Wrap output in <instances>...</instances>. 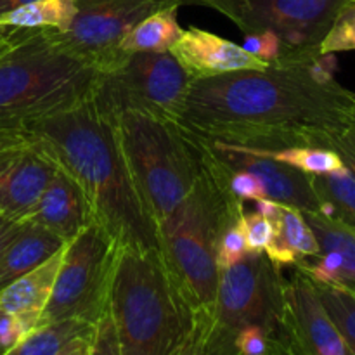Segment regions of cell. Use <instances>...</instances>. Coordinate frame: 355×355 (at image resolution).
Returning <instances> with one entry per match:
<instances>
[{"mask_svg":"<svg viewBox=\"0 0 355 355\" xmlns=\"http://www.w3.org/2000/svg\"><path fill=\"white\" fill-rule=\"evenodd\" d=\"M173 123L203 141L252 151L329 148L355 123V92L336 82L324 58L277 62L193 80Z\"/></svg>","mask_w":355,"mask_h":355,"instance_id":"1","label":"cell"},{"mask_svg":"<svg viewBox=\"0 0 355 355\" xmlns=\"http://www.w3.org/2000/svg\"><path fill=\"white\" fill-rule=\"evenodd\" d=\"M23 130L78 184L92 220L120 248L159 250L158 225L128 170L113 120L92 99L28 121Z\"/></svg>","mask_w":355,"mask_h":355,"instance_id":"2","label":"cell"},{"mask_svg":"<svg viewBox=\"0 0 355 355\" xmlns=\"http://www.w3.org/2000/svg\"><path fill=\"white\" fill-rule=\"evenodd\" d=\"M107 309L121 355H175L198 319L159 250H118Z\"/></svg>","mask_w":355,"mask_h":355,"instance_id":"3","label":"cell"},{"mask_svg":"<svg viewBox=\"0 0 355 355\" xmlns=\"http://www.w3.org/2000/svg\"><path fill=\"white\" fill-rule=\"evenodd\" d=\"M243 211L245 203L229 191L211 166L201 163L187 196L158 225L163 262L196 312H211L220 276L218 243Z\"/></svg>","mask_w":355,"mask_h":355,"instance_id":"4","label":"cell"},{"mask_svg":"<svg viewBox=\"0 0 355 355\" xmlns=\"http://www.w3.org/2000/svg\"><path fill=\"white\" fill-rule=\"evenodd\" d=\"M99 69L62 47L52 30H24L0 55V123L16 125L92 97Z\"/></svg>","mask_w":355,"mask_h":355,"instance_id":"5","label":"cell"},{"mask_svg":"<svg viewBox=\"0 0 355 355\" xmlns=\"http://www.w3.org/2000/svg\"><path fill=\"white\" fill-rule=\"evenodd\" d=\"M111 120L135 186L159 225L193 187L200 158L173 121L141 111H121Z\"/></svg>","mask_w":355,"mask_h":355,"instance_id":"6","label":"cell"},{"mask_svg":"<svg viewBox=\"0 0 355 355\" xmlns=\"http://www.w3.org/2000/svg\"><path fill=\"white\" fill-rule=\"evenodd\" d=\"M283 269L266 253H246L220 270L217 295L205 326L208 355H236V336L248 326L276 335L283 314Z\"/></svg>","mask_w":355,"mask_h":355,"instance_id":"7","label":"cell"},{"mask_svg":"<svg viewBox=\"0 0 355 355\" xmlns=\"http://www.w3.org/2000/svg\"><path fill=\"white\" fill-rule=\"evenodd\" d=\"M191 82L170 52H132L99 71L90 99L110 120L121 111H141L175 121Z\"/></svg>","mask_w":355,"mask_h":355,"instance_id":"8","label":"cell"},{"mask_svg":"<svg viewBox=\"0 0 355 355\" xmlns=\"http://www.w3.org/2000/svg\"><path fill=\"white\" fill-rule=\"evenodd\" d=\"M118 250L116 241L94 220L66 243L54 288L38 326L59 321L96 324L107 311Z\"/></svg>","mask_w":355,"mask_h":355,"instance_id":"9","label":"cell"},{"mask_svg":"<svg viewBox=\"0 0 355 355\" xmlns=\"http://www.w3.org/2000/svg\"><path fill=\"white\" fill-rule=\"evenodd\" d=\"M236 24L243 35L270 31L283 49L281 62L321 59V42L349 0H196Z\"/></svg>","mask_w":355,"mask_h":355,"instance_id":"10","label":"cell"},{"mask_svg":"<svg viewBox=\"0 0 355 355\" xmlns=\"http://www.w3.org/2000/svg\"><path fill=\"white\" fill-rule=\"evenodd\" d=\"M182 6L180 0H76V14L66 31H54L59 44L103 71L121 55L120 42L149 14Z\"/></svg>","mask_w":355,"mask_h":355,"instance_id":"11","label":"cell"},{"mask_svg":"<svg viewBox=\"0 0 355 355\" xmlns=\"http://www.w3.org/2000/svg\"><path fill=\"white\" fill-rule=\"evenodd\" d=\"M274 355H352L322 307L312 279L297 267L284 281Z\"/></svg>","mask_w":355,"mask_h":355,"instance_id":"12","label":"cell"},{"mask_svg":"<svg viewBox=\"0 0 355 355\" xmlns=\"http://www.w3.org/2000/svg\"><path fill=\"white\" fill-rule=\"evenodd\" d=\"M184 132V130H182ZM186 134V132H184ZM191 144L200 151L207 153L218 163L229 168H239L250 172L262 182L266 198L277 201L286 207L297 208L302 214L312 211L321 214V201L312 187L311 175L277 162L262 153L250 151L245 148L222 144V142L203 141L194 135L186 134Z\"/></svg>","mask_w":355,"mask_h":355,"instance_id":"13","label":"cell"},{"mask_svg":"<svg viewBox=\"0 0 355 355\" xmlns=\"http://www.w3.org/2000/svg\"><path fill=\"white\" fill-rule=\"evenodd\" d=\"M58 172L54 159L26 141L0 151V215L24 222Z\"/></svg>","mask_w":355,"mask_h":355,"instance_id":"14","label":"cell"},{"mask_svg":"<svg viewBox=\"0 0 355 355\" xmlns=\"http://www.w3.org/2000/svg\"><path fill=\"white\" fill-rule=\"evenodd\" d=\"M168 52L186 69L191 80L211 78L241 69H267L270 66L241 45L196 26L184 30Z\"/></svg>","mask_w":355,"mask_h":355,"instance_id":"15","label":"cell"},{"mask_svg":"<svg viewBox=\"0 0 355 355\" xmlns=\"http://www.w3.org/2000/svg\"><path fill=\"white\" fill-rule=\"evenodd\" d=\"M304 217L321 252L295 267L319 283H335L355 291V231L324 214L305 211Z\"/></svg>","mask_w":355,"mask_h":355,"instance_id":"16","label":"cell"},{"mask_svg":"<svg viewBox=\"0 0 355 355\" xmlns=\"http://www.w3.org/2000/svg\"><path fill=\"white\" fill-rule=\"evenodd\" d=\"M26 220L42 225L68 243L92 222V215L78 184L58 166Z\"/></svg>","mask_w":355,"mask_h":355,"instance_id":"17","label":"cell"},{"mask_svg":"<svg viewBox=\"0 0 355 355\" xmlns=\"http://www.w3.org/2000/svg\"><path fill=\"white\" fill-rule=\"evenodd\" d=\"M64 248L66 245L44 263L0 290V312L26 319L38 328L40 315L54 288Z\"/></svg>","mask_w":355,"mask_h":355,"instance_id":"18","label":"cell"},{"mask_svg":"<svg viewBox=\"0 0 355 355\" xmlns=\"http://www.w3.org/2000/svg\"><path fill=\"white\" fill-rule=\"evenodd\" d=\"M64 245L59 236L24 220L16 236L0 252V290L44 263Z\"/></svg>","mask_w":355,"mask_h":355,"instance_id":"19","label":"cell"},{"mask_svg":"<svg viewBox=\"0 0 355 355\" xmlns=\"http://www.w3.org/2000/svg\"><path fill=\"white\" fill-rule=\"evenodd\" d=\"M270 220L274 224V234L263 252L270 262L283 269L319 255L321 250L318 238L300 210L279 205V210Z\"/></svg>","mask_w":355,"mask_h":355,"instance_id":"20","label":"cell"},{"mask_svg":"<svg viewBox=\"0 0 355 355\" xmlns=\"http://www.w3.org/2000/svg\"><path fill=\"white\" fill-rule=\"evenodd\" d=\"M180 6L165 7L162 10L149 14L142 21H139L120 42L121 54L132 52H153L162 54L168 52L170 47L179 40L184 28L177 19V10Z\"/></svg>","mask_w":355,"mask_h":355,"instance_id":"21","label":"cell"},{"mask_svg":"<svg viewBox=\"0 0 355 355\" xmlns=\"http://www.w3.org/2000/svg\"><path fill=\"white\" fill-rule=\"evenodd\" d=\"M94 324L83 321H59L38 326L2 355H61L82 338H90Z\"/></svg>","mask_w":355,"mask_h":355,"instance_id":"22","label":"cell"},{"mask_svg":"<svg viewBox=\"0 0 355 355\" xmlns=\"http://www.w3.org/2000/svg\"><path fill=\"white\" fill-rule=\"evenodd\" d=\"M76 14V0H35L0 17V28L66 31Z\"/></svg>","mask_w":355,"mask_h":355,"instance_id":"23","label":"cell"},{"mask_svg":"<svg viewBox=\"0 0 355 355\" xmlns=\"http://www.w3.org/2000/svg\"><path fill=\"white\" fill-rule=\"evenodd\" d=\"M321 214L355 231V177L347 166L326 175H311Z\"/></svg>","mask_w":355,"mask_h":355,"instance_id":"24","label":"cell"},{"mask_svg":"<svg viewBox=\"0 0 355 355\" xmlns=\"http://www.w3.org/2000/svg\"><path fill=\"white\" fill-rule=\"evenodd\" d=\"M312 283L347 349L355 355V291L335 283H319L314 279Z\"/></svg>","mask_w":355,"mask_h":355,"instance_id":"25","label":"cell"},{"mask_svg":"<svg viewBox=\"0 0 355 355\" xmlns=\"http://www.w3.org/2000/svg\"><path fill=\"white\" fill-rule=\"evenodd\" d=\"M252 151V149H250ZM270 156L277 162L290 165L307 175H326L343 168V162L338 153L329 148H315V146H297V148L277 149V151H257Z\"/></svg>","mask_w":355,"mask_h":355,"instance_id":"26","label":"cell"},{"mask_svg":"<svg viewBox=\"0 0 355 355\" xmlns=\"http://www.w3.org/2000/svg\"><path fill=\"white\" fill-rule=\"evenodd\" d=\"M349 51H355V6L352 3H347L340 10L319 47L322 58Z\"/></svg>","mask_w":355,"mask_h":355,"instance_id":"27","label":"cell"},{"mask_svg":"<svg viewBox=\"0 0 355 355\" xmlns=\"http://www.w3.org/2000/svg\"><path fill=\"white\" fill-rule=\"evenodd\" d=\"M248 253L246 250V238H245V227H243V214L236 222H232L222 234L220 243H218L217 250V266L218 270L225 269V267L232 266L238 262L241 257Z\"/></svg>","mask_w":355,"mask_h":355,"instance_id":"28","label":"cell"},{"mask_svg":"<svg viewBox=\"0 0 355 355\" xmlns=\"http://www.w3.org/2000/svg\"><path fill=\"white\" fill-rule=\"evenodd\" d=\"M243 227H245L246 250L250 253H263L269 246L274 234V224L270 218L263 217L259 211H243Z\"/></svg>","mask_w":355,"mask_h":355,"instance_id":"29","label":"cell"},{"mask_svg":"<svg viewBox=\"0 0 355 355\" xmlns=\"http://www.w3.org/2000/svg\"><path fill=\"white\" fill-rule=\"evenodd\" d=\"M234 350L236 355H274L276 335L262 326H248L236 336Z\"/></svg>","mask_w":355,"mask_h":355,"instance_id":"30","label":"cell"},{"mask_svg":"<svg viewBox=\"0 0 355 355\" xmlns=\"http://www.w3.org/2000/svg\"><path fill=\"white\" fill-rule=\"evenodd\" d=\"M87 355H121L120 342H118L116 329H114L110 309L94 324L92 338L89 342V354Z\"/></svg>","mask_w":355,"mask_h":355,"instance_id":"31","label":"cell"},{"mask_svg":"<svg viewBox=\"0 0 355 355\" xmlns=\"http://www.w3.org/2000/svg\"><path fill=\"white\" fill-rule=\"evenodd\" d=\"M241 47L248 51L250 54L255 55V58L269 62V64H277L283 59V49H281L279 38L270 33V31L245 35Z\"/></svg>","mask_w":355,"mask_h":355,"instance_id":"32","label":"cell"},{"mask_svg":"<svg viewBox=\"0 0 355 355\" xmlns=\"http://www.w3.org/2000/svg\"><path fill=\"white\" fill-rule=\"evenodd\" d=\"M329 149L338 153L343 165H345L355 177V123L347 127L343 132H340L338 135H335V137L331 139V142H329Z\"/></svg>","mask_w":355,"mask_h":355,"instance_id":"33","label":"cell"},{"mask_svg":"<svg viewBox=\"0 0 355 355\" xmlns=\"http://www.w3.org/2000/svg\"><path fill=\"white\" fill-rule=\"evenodd\" d=\"M208 314L210 312H198L194 331L175 355H208L205 350V326H207Z\"/></svg>","mask_w":355,"mask_h":355,"instance_id":"34","label":"cell"},{"mask_svg":"<svg viewBox=\"0 0 355 355\" xmlns=\"http://www.w3.org/2000/svg\"><path fill=\"white\" fill-rule=\"evenodd\" d=\"M26 141V134H24V130L21 127L0 123V151L7 148H12V146L23 144Z\"/></svg>","mask_w":355,"mask_h":355,"instance_id":"35","label":"cell"},{"mask_svg":"<svg viewBox=\"0 0 355 355\" xmlns=\"http://www.w3.org/2000/svg\"><path fill=\"white\" fill-rule=\"evenodd\" d=\"M21 224L23 222L12 220V218L6 217V215H0V252L7 246V243L16 236V232L19 231Z\"/></svg>","mask_w":355,"mask_h":355,"instance_id":"36","label":"cell"},{"mask_svg":"<svg viewBox=\"0 0 355 355\" xmlns=\"http://www.w3.org/2000/svg\"><path fill=\"white\" fill-rule=\"evenodd\" d=\"M24 30H14V28H0V55L9 51L21 37Z\"/></svg>","mask_w":355,"mask_h":355,"instance_id":"37","label":"cell"},{"mask_svg":"<svg viewBox=\"0 0 355 355\" xmlns=\"http://www.w3.org/2000/svg\"><path fill=\"white\" fill-rule=\"evenodd\" d=\"M31 2H35V0H0V17H2L3 14L10 12V10H16Z\"/></svg>","mask_w":355,"mask_h":355,"instance_id":"38","label":"cell"},{"mask_svg":"<svg viewBox=\"0 0 355 355\" xmlns=\"http://www.w3.org/2000/svg\"><path fill=\"white\" fill-rule=\"evenodd\" d=\"M90 338H92V336H90ZM90 338L78 340V342L73 343V345L69 347V349L66 350L64 354H61V355H87V354H89V342H90Z\"/></svg>","mask_w":355,"mask_h":355,"instance_id":"39","label":"cell"},{"mask_svg":"<svg viewBox=\"0 0 355 355\" xmlns=\"http://www.w3.org/2000/svg\"><path fill=\"white\" fill-rule=\"evenodd\" d=\"M180 2L186 3V2H196V0H180Z\"/></svg>","mask_w":355,"mask_h":355,"instance_id":"40","label":"cell"},{"mask_svg":"<svg viewBox=\"0 0 355 355\" xmlns=\"http://www.w3.org/2000/svg\"><path fill=\"white\" fill-rule=\"evenodd\" d=\"M349 3H352V6H355V0H349Z\"/></svg>","mask_w":355,"mask_h":355,"instance_id":"41","label":"cell"},{"mask_svg":"<svg viewBox=\"0 0 355 355\" xmlns=\"http://www.w3.org/2000/svg\"><path fill=\"white\" fill-rule=\"evenodd\" d=\"M0 318H2V312H0Z\"/></svg>","mask_w":355,"mask_h":355,"instance_id":"42","label":"cell"}]
</instances>
